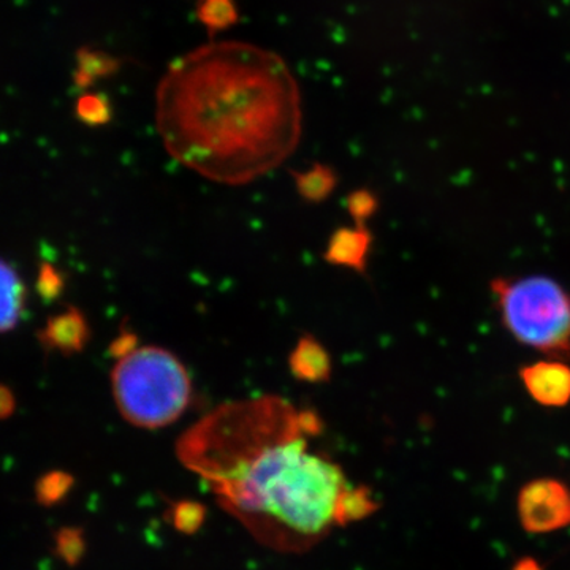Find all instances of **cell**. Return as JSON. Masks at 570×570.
Returning a JSON list of instances; mask_svg holds the SVG:
<instances>
[{"label":"cell","instance_id":"6da1fadb","mask_svg":"<svg viewBox=\"0 0 570 570\" xmlns=\"http://www.w3.org/2000/svg\"><path fill=\"white\" fill-rule=\"evenodd\" d=\"M313 411L275 395L223 404L178 439V459L258 542L303 553L346 527L352 487L335 461L311 450Z\"/></svg>","mask_w":570,"mask_h":570},{"label":"cell","instance_id":"7a4b0ae2","mask_svg":"<svg viewBox=\"0 0 570 570\" xmlns=\"http://www.w3.org/2000/svg\"><path fill=\"white\" fill-rule=\"evenodd\" d=\"M156 122L176 163L212 181L243 186L294 154L302 97L276 52L220 41L168 67L157 88Z\"/></svg>","mask_w":570,"mask_h":570},{"label":"cell","instance_id":"3957f363","mask_svg":"<svg viewBox=\"0 0 570 570\" xmlns=\"http://www.w3.org/2000/svg\"><path fill=\"white\" fill-rule=\"evenodd\" d=\"M111 387L122 417L145 430L171 425L193 396V382L181 360L156 346L135 347L118 356Z\"/></svg>","mask_w":570,"mask_h":570},{"label":"cell","instance_id":"277c9868","mask_svg":"<svg viewBox=\"0 0 570 570\" xmlns=\"http://www.w3.org/2000/svg\"><path fill=\"white\" fill-rule=\"evenodd\" d=\"M502 325L513 340L549 358H570V294L543 275L494 277Z\"/></svg>","mask_w":570,"mask_h":570},{"label":"cell","instance_id":"5b68a950","mask_svg":"<svg viewBox=\"0 0 570 570\" xmlns=\"http://www.w3.org/2000/svg\"><path fill=\"white\" fill-rule=\"evenodd\" d=\"M521 528L530 534H550L570 527V489L558 479H534L517 497Z\"/></svg>","mask_w":570,"mask_h":570},{"label":"cell","instance_id":"8992f818","mask_svg":"<svg viewBox=\"0 0 570 570\" xmlns=\"http://www.w3.org/2000/svg\"><path fill=\"white\" fill-rule=\"evenodd\" d=\"M521 384L528 395L543 407H564L570 403V365L568 360L546 358L520 370Z\"/></svg>","mask_w":570,"mask_h":570},{"label":"cell","instance_id":"52a82bcc","mask_svg":"<svg viewBox=\"0 0 570 570\" xmlns=\"http://www.w3.org/2000/svg\"><path fill=\"white\" fill-rule=\"evenodd\" d=\"M371 246L373 235L366 225L356 224L355 227L340 228L330 238L325 261L335 266L354 269L356 273H365Z\"/></svg>","mask_w":570,"mask_h":570},{"label":"cell","instance_id":"ba28073f","mask_svg":"<svg viewBox=\"0 0 570 570\" xmlns=\"http://www.w3.org/2000/svg\"><path fill=\"white\" fill-rule=\"evenodd\" d=\"M89 325L86 317L75 307H69L66 313L51 317L40 333V341L43 346L51 351H59L70 355L81 352L88 344Z\"/></svg>","mask_w":570,"mask_h":570},{"label":"cell","instance_id":"9c48e42d","mask_svg":"<svg viewBox=\"0 0 570 570\" xmlns=\"http://www.w3.org/2000/svg\"><path fill=\"white\" fill-rule=\"evenodd\" d=\"M288 367L298 381L321 384L332 376V358L325 347L311 335L299 337L291 356Z\"/></svg>","mask_w":570,"mask_h":570},{"label":"cell","instance_id":"30bf717a","mask_svg":"<svg viewBox=\"0 0 570 570\" xmlns=\"http://www.w3.org/2000/svg\"><path fill=\"white\" fill-rule=\"evenodd\" d=\"M24 307V287L20 276L6 262L0 261V333L18 324Z\"/></svg>","mask_w":570,"mask_h":570},{"label":"cell","instance_id":"8fae6325","mask_svg":"<svg viewBox=\"0 0 570 570\" xmlns=\"http://www.w3.org/2000/svg\"><path fill=\"white\" fill-rule=\"evenodd\" d=\"M296 189L307 202H322L333 193L336 186V175L326 165H313V168L303 174L294 171Z\"/></svg>","mask_w":570,"mask_h":570},{"label":"cell","instance_id":"7c38bea8","mask_svg":"<svg viewBox=\"0 0 570 570\" xmlns=\"http://www.w3.org/2000/svg\"><path fill=\"white\" fill-rule=\"evenodd\" d=\"M347 209L356 224L365 225L366 220L376 213V197L370 190H356L348 195Z\"/></svg>","mask_w":570,"mask_h":570},{"label":"cell","instance_id":"4fadbf2b","mask_svg":"<svg viewBox=\"0 0 570 570\" xmlns=\"http://www.w3.org/2000/svg\"><path fill=\"white\" fill-rule=\"evenodd\" d=\"M71 487V479L62 472H52L47 478L41 479L39 483V499L45 504H52L59 501L63 494L69 491Z\"/></svg>","mask_w":570,"mask_h":570},{"label":"cell","instance_id":"5bb4252c","mask_svg":"<svg viewBox=\"0 0 570 570\" xmlns=\"http://www.w3.org/2000/svg\"><path fill=\"white\" fill-rule=\"evenodd\" d=\"M204 520V509L194 502H183L176 505L174 523L179 531L193 532L197 530Z\"/></svg>","mask_w":570,"mask_h":570},{"label":"cell","instance_id":"9a60e30c","mask_svg":"<svg viewBox=\"0 0 570 570\" xmlns=\"http://www.w3.org/2000/svg\"><path fill=\"white\" fill-rule=\"evenodd\" d=\"M78 115L88 124H102L107 121L110 112L100 97L88 96L78 104Z\"/></svg>","mask_w":570,"mask_h":570},{"label":"cell","instance_id":"2e32d148","mask_svg":"<svg viewBox=\"0 0 570 570\" xmlns=\"http://www.w3.org/2000/svg\"><path fill=\"white\" fill-rule=\"evenodd\" d=\"M58 549L63 560L77 561L82 551L81 535L77 531H62L58 539Z\"/></svg>","mask_w":570,"mask_h":570},{"label":"cell","instance_id":"e0dca14e","mask_svg":"<svg viewBox=\"0 0 570 570\" xmlns=\"http://www.w3.org/2000/svg\"><path fill=\"white\" fill-rule=\"evenodd\" d=\"M62 281L61 276L55 272L52 268H43L40 275V291L41 294L47 296H56L59 294V288H61Z\"/></svg>","mask_w":570,"mask_h":570},{"label":"cell","instance_id":"ac0fdd59","mask_svg":"<svg viewBox=\"0 0 570 570\" xmlns=\"http://www.w3.org/2000/svg\"><path fill=\"white\" fill-rule=\"evenodd\" d=\"M14 409L13 393L9 389L0 385V419L10 417Z\"/></svg>","mask_w":570,"mask_h":570},{"label":"cell","instance_id":"d6986e66","mask_svg":"<svg viewBox=\"0 0 570 570\" xmlns=\"http://www.w3.org/2000/svg\"><path fill=\"white\" fill-rule=\"evenodd\" d=\"M512 570H546L540 566L538 560L534 558H521V560L517 561L513 564Z\"/></svg>","mask_w":570,"mask_h":570}]
</instances>
